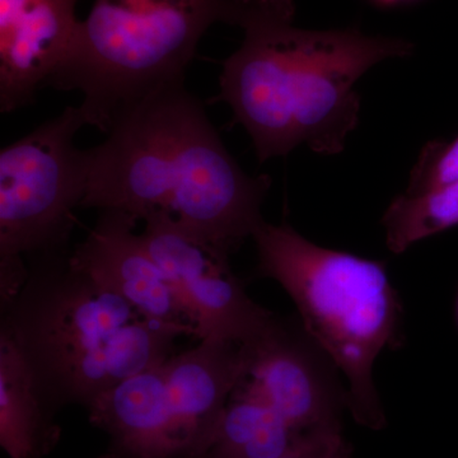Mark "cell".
I'll return each mask as SVG.
<instances>
[{
  "label": "cell",
  "instance_id": "obj_1",
  "mask_svg": "<svg viewBox=\"0 0 458 458\" xmlns=\"http://www.w3.org/2000/svg\"><path fill=\"white\" fill-rule=\"evenodd\" d=\"M106 134L89 149L82 208L165 214L229 256L265 221L270 177L240 167L185 82L126 108Z\"/></svg>",
  "mask_w": 458,
  "mask_h": 458
},
{
  "label": "cell",
  "instance_id": "obj_2",
  "mask_svg": "<svg viewBox=\"0 0 458 458\" xmlns=\"http://www.w3.org/2000/svg\"><path fill=\"white\" fill-rule=\"evenodd\" d=\"M294 13L293 0H236L232 26L245 38L223 63L216 101L232 108L260 164L302 144L342 153L360 123L355 84L378 63L414 51L403 38L357 29H298Z\"/></svg>",
  "mask_w": 458,
  "mask_h": 458
},
{
  "label": "cell",
  "instance_id": "obj_3",
  "mask_svg": "<svg viewBox=\"0 0 458 458\" xmlns=\"http://www.w3.org/2000/svg\"><path fill=\"white\" fill-rule=\"evenodd\" d=\"M71 246L30 256L16 301L0 312L7 334L59 412L87 410L102 394L176 354L183 335L144 316L72 264Z\"/></svg>",
  "mask_w": 458,
  "mask_h": 458
},
{
  "label": "cell",
  "instance_id": "obj_4",
  "mask_svg": "<svg viewBox=\"0 0 458 458\" xmlns=\"http://www.w3.org/2000/svg\"><path fill=\"white\" fill-rule=\"evenodd\" d=\"M251 238L256 276L285 289L304 328L345 375L355 420L382 429L373 367L385 349L403 345V306L385 262L316 245L286 223L264 221Z\"/></svg>",
  "mask_w": 458,
  "mask_h": 458
},
{
  "label": "cell",
  "instance_id": "obj_5",
  "mask_svg": "<svg viewBox=\"0 0 458 458\" xmlns=\"http://www.w3.org/2000/svg\"><path fill=\"white\" fill-rule=\"evenodd\" d=\"M236 0H96L47 87L80 90L87 125L114 117L170 84L185 82L201 38L232 25Z\"/></svg>",
  "mask_w": 458,
  "mask_h": 458
},
{
  "label": "cell",
  "instance_id": "obj_6",
  "mask_svg": "<svg viewBox=\"0 0 458 458\" xmlns=\"http://www.w3.org/2000/svg\"><path fill=\"white\" fill-rule=\"evenodd\" d=\"M246 369L242 345L200 340L102 394L89 421L117 458H201Z\"/></svg>",
  "mask_w": 458,
  "mask_h": 458
},
{
  "label": "cell",
  "instance_id": "obj_7",
  "mask_svg": "<svg viewBox=\"0 0 458 458\" xmlns=\"http://www.w3.org/2000/svg\"><path fill=\"white\" fill-rule=\"evenodd\" d=\"M84 125L80 106L66 107L0 152V259L71 246L89 188V150L74 144Z\"/></svg>",
  "mask_w": 458,
  "mask_h": 458
},
{
  "label": "cell",
  "instance_id": "obj_8",
  "mask_svg": "<svg viewBox=\"0 0 458 458\" xmlns=\"http://www.w3.org/2000/svg\"><path fill=\"white\" fill-rule=\"evenodd\" d=\"M242 346L247 369L237 388L264 400L301 432L342 436L348 388L335 361L298 316L274 315L264 333Z\"/></svg>",
  "mask_w": 458,
  "mask_h": 458
},
{
  "label": "cell",
  "instance_id": "obj_9",
  "mask_svg": "<svg viewBox=\"0 0 458 458\" xmlns=\"http://www.w3.org/2000/svg\"><path fill=\"white\" fill-rule=\"evenodd\" d=\"M141 240L188 307L197 339L249 345L276 313L247 294L231 267V256L183 228L165 214L144 219Z\"/></svg>",
  "mask_w": 458,
  "mask_h": 458
},
{
  "label": "cell",
  "instance_id": "obj_10",
  "mask_svg": "<svg viewBox=\"0 0 458 458\" xmlns=\"http://www.w3.org/2000/svg\"><path fill=\"white\" fill-rule=\"evenodd\" d=\"M138 222L128 213L101 210L95 227L72 250V264L147 318L197 337L188 307L135 232Z\"/></svg>",
  "mask_w": 458,
  "mask_h": 458
},
{
  "label": "cell",
  "instance_id": "obj_11",
  "mask_svg": "<svg viewBox=\"0 0 458 458\" xmlns=\"http://www.w3.org/2000/svg\"><path fill=\"white\" fill-rule=\"evenodd\" d=\"M80 0H0V110L31 104L73 47Z\"/></svg>",
  "mask_w": 458,
  "mask_h": 458
},
{
  "label": "cell",
  "instance_id": "obj_12",
  "mask_svg": "<svg viewBox=\"0 0 458 458\" xmlns=\"http://www.w3.org/2000/svg\"><path fill=\"white\" fill-rule=\"evenodd\" d=\"M57 412L7 334L0 333V445L8 458H47L62 436Z\"/></svg>",
  "mask_w": 458,
  "mask_h": 458
},
{
  "label": "cell",
  "instance_id": "obj_13",
  "mask_svg": "<svg viewBox=\"0 0 458 458\" xmlns=\"http://www.w3.org/2000/svg\"><path fill=\"white\" fill-rule=\"evenodd\" d=\"M343 437L301 432L264 400L236 387L201 458H292L311 454Z\"/></svg>",
  "mask_w": 458,
  "mask_h": 458
},
{
  "label": "cell",
  "instance_id": "obj_14",
  "mask_svg": "<svg viewBox=\"0 0 458 458\" xmlns=\"http://www.w3.org/2000/svg\"><path fill=\"white\" fill-rule=\"evenodd\" d=\"M386 243L403 254L419 241L458 225V181L419 195H399L382 218Z\"/></svg>",
  "mask_w": 458,
  "mask_h": 458
},
{
  "label": "cell",
  "instance_id": "obj_15",
  "mask_svg": "<svg viewBox=\"0 0 458 458\" xmlns=\"http://www.w3.org/2000/svg\"><path fill=\"white\" fill-rule=\"evenodd\" d=\"M454 181H458V137L451 141L432 140L419 155L405 194H423Z\"/></svg>",
  "mask_w": 458,
  "mask_h": 458
},
{
  "label": "cell",
  "instance_id": "obj_16",
  "mask_svg": "<svg viewBox=\"0 0 458 458\" xmlns=\"http://www.w3.org/2000/svg\"><path fill=\"white\" fill-rule=\"evenodd\" d=\"M292 458H352V450L351 445L343 437V438L337 439L319 450L313 451L311 454Z\"/></svg>",
  "mask_w": 458,
  "mask_h": 458
},
{
  "label": "cell",
  "instance_id": "obj_17",
  "mask_svg": "<svg viewBox=\"0 0 458 458\" xmlns=\"http://www.w3.org/2000/svg\"><path fill=\"white\" fill-rule=\"evenodd\" d=\"M373 2L379 5H396L401 3L411 2V0H373Z\"/></svg>",
  "mask_w": 458,
  "mask_h": 458
},
{
  "label": "cell",
  "instance_id": "obj_18",
  "mask_svg": "<svg viewBox=\"0 0 458 458\" xmlns=\"http://www.w3.org/2000/svg\"><path fill=\"white\" fill-rule=\"evenodd\" d=\"M98 458H117L116 454H114L113 451L108 450L107 452H105V454H102L101 456H98Z\"/></svg>",
  "mask_w": 458,
  "mask_h": 458
},
{
  "label": "cell",
  "instance_id": "obj_19",
  "mask_svg": "<svg viewBox=\"0 0 458 458\" xmlns=\"http://www.w3.org/2000/svg\"><path fill=\"white\" fill-rule=\"evenodd\" d=\"M456 316H457V322H458V294H457V301H456Z\"/></svg>",
  "mask_w": 458,
  "mask_h": 458
}]
</instances>
